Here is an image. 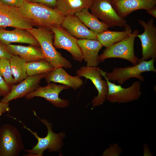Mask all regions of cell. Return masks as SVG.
I'll return each instance as SVG.
<instances>
[{"label": "cell", "mask_w": 156, "mask_h": 156, "mask_svg": "<svg viewBox=\"0 0 156 156\" xmlns=\"http://www.w3.org/2000/svg\"><path fill=\"white\" fill-rule=\"evenodd\" d=\"M11 87L5 82L0 74V92L3 97L6 96L10 92Z\"/></svg>", "instance_id": "83f0119b"}, {"label": "cell", "mask_w": 156, "mask_h": 156, "mask_svg": "<svg viewBox=\"0 0 156 156\" xmlns=\"http://www.w3.org/2000/svg\"><path fill=\"white\" fill-rule=\"evenodd\" d=\"M0 74L6 83L11 88L14 84V80L9 60L0 59Z\"/></svg>", "instance_id": "484cf974"}, {"label": "cell", "mask_w": 156, "mask_h": 156, "mask_svg": "<svg viewBox=\"0 0 156 156\" xmlns=\"http://www.w3.org/2000/svg\"><path fill=\"white\" fill-rule=\"evenodd\" d=\"M77 42L86 66H98L100 63L99 53L103 47L101 44L98 40L88 39H78Z\"/></svg>", "instance_id": "ac0fdd59"}, {"label": "cell", "mask_w": 156, "mask_h": 156, "mask_svg": "<svg viewBox=\"0 0 156 156\" xmlns=\"http://www.w3.org/2000/svg\"><path fill=\"white\" fill-rule=\"evenodd\" d=\"M70 88L65 85H57L54 82L50 83L45 86H39L25 97L27 100H30L35 97H42L55 107L65 108L69 105V101L60 98L59 95L62 90Z\"/></svg>", "instance_id": "7c38bea8"}, {"label": "cell", "mask_w": 156, "mask_h": 156, "mask_svg": "<svg viewBox=\"0 0 156 156\" xmlns=\"http://www.w3.org/2000/svg\"><path fill=\"white\" fill-rule=\"evenodd\" d=\"M123 31H112L107 29L97 34V40L106 48L118 42L132 32L130 25L127 24Z\"/></svg>", "instance_id": "603a6c76"}, {"label": "cell", "mask_w": 156, "mask_h": 156, "mask_svg": "<svg viewBox=\"0 0 156 156\" xmlns=\"http://www.w3.org/2000/svg\"><path fill=\"white\" fill-rule=\"evenodd\" d=\"M155 60L151 59L140 61L133 66L125 67L114 68L111 72L107 73L106 76L110 81H117L121 85L131 78H135L140 81H144V77L141 74L146 72H156L154 65Z\"/></svg>", "instance_id": "5b68a950"}, {"label": "cell", "mask_w": 156, "mask_h": 156, "mask_svg": "<svg viewBox=\"0 0 156 156\" xmlns=\"http://www.w3.org/2000/svg\"><path fill=\"white\" fill-rule=\"evenodd\" d=\"M47 73L28 76L17 84H13L11 87L9 92L3 97L1 101L7 103L12 100L25 96L40 86L41 80L44 78Z\"/></svg>", "instance_id": "5bb4252c"}, {"label": "cell", "mask_w": 156, "mask_h": 156, "mask_svg": "<svg viewBox=\"0 0 156 156\" xmlns=\"http://www.w3.org/2000/svg\"><path fill=\"white\" fill-rule=\"evenodd\" d=\"M34 26V23L24 16L18 8L0 1V28L11 27L28 29Z\"/></svg>", "instance_id": "8fae6325"}, {"label": "cell", "mask_w": 156, "mask_h": 156, "mask_svg": "<svg viewBox=\"0 0 156 156\" xmlns=\"http://www.w3.org/2000/svg\"><path fill=\"white\" fill-rule=\"evenodd\" d=\"M7 46L12 55L20 56L27 62L38 61L44 59L40 47L31 45L25 46L11 44Z\"/></svg>", "instance_id": "ffe728a7"}, {"label": "cell", "mask_w": 156, "mask_h": 156, "mask_svg": "<svg viewBox=\"0 0 156 156\" xmlns=\"http://www.w3.org/2000/svg\"><path fill=\"white\" fill-rule=\"evenodd\" d=\"M54 69L51 64L44 59L27 63L26 72L28 76L47 73Z\"/></svg>", "instance_id": "d4e9b609"}, {"label": "cell", "mask_w": 156, "mask_h": 156, "mask_svg": "<svg viewBox=\"0 0 156 156\" xmlns=\"http://www.w3.org/2000/svg\"><path fill=\"white\" fill-rule=\"evenodd\" d=\"M10 104L9 103H4L0 101V116L2 114L6 112H9L11 111Z\"/></svg>", "instance_id": "4dcf8cb0"}, {"label": "cell", "mask_w": 156, "mask_h": 156, "mask_svg": "<svg viewBox=\"0 0 156 156\" xmlns=\"http://www.w3.org/2000/svg\"><path fill=\"white\" fill-rule=\"evenodd\" d=\"M0 41L7 46L17 42L40 47L37 40L27 29L20 28L9 31L0 28Z\"/></svg>", "instance_id": "e0dca14e"}, {"label": "cell", "mask_w": 156, "mask_h": 156, "mask_svg": "<svg viewBox=\"0 0 156 156\" xmlns=\"http://www.w3.org/2000/svg\"><path fill=\"white\" fill-rule=\"evenodd\" d=\"M61 25L77 39L97 40V34L90 30L75 14L65 16Z\"/></svg>", "instance_id": "2e32d148"}, {"label": "cell", "mask_w": 156, "mask_h": 156, "mask_svg": "<svg viewBox=\"0 0 156 156\" xmlns=\"http://www.w3.org/2000/svg\"><path fill=\"white\" fill-rule=\"evenodd\" d=\"M33 112L34 115L44 124L47 128V134L44 138L39 137L36 132L33 131L26 127L21 121L16 118L11 117L21 123L23 128L32 133L38 140L36 144L31 149L24 150L27 154H24L23 155L42 156L44 151L47 149L50 153L60 152L63 145V140L66 136L65 133L64 132H60L57 133H54L52 130L53 125L51 122H49L45 119H41L38 116L35 111H33Z\"/></svg>", "instance_id": "7a4b0ae2"}, {"label": "cell", "mask_w": 156, "mask_h": 156, "mask_svg": "<svg viewBox=\"0 0 156 156\" xmlns=\"http://www.w3.org/2000/svg\"><path fill=\"white\" fill-rule=\"evenodd\" d=\"M76 74L90 80L98 91V94L91 101L92 108L103 104L106 100L108 89L106 80L102 79L98 66H82L76 70Z\"/></svg>", "instance_id": "30bf717a"}, {"label": "cell", "mask_w": 156, "mask_h": 156, "mask_svg": "<svg viewBox=\"0 0 156 156\" xmlns=\"http://www.w3.org/2000/svg\"><path fill=\"white\" fill-rule=\"evenodd\" d=\"M93 0H56V8L65 16L74 15L85 8L90 9Z\"/></svg>", "instance_id": "44dd1931"}, {"label": "cell", "mask_w": 156, "mask_h": 156, "mask_svg": "<svg viewBox=\"0 0 156 156\" xmlns=\"http://www.w3.org/2000/svg\"><path fill=\"white\" fill-rule=\"evenodd\" d=\"M24 148L21 134L12 125L0 128V156H18Z\"/></svg>", "instance_id": "52a82bcc"}, {"label": "cell", "mask_w": 156, "mask_h": 156, "mask_svg": "<svg viewBox=\"0 0 156 156\" xmlns=\"http://www.w3.org/2000/svg\"><path fill=\"white\" fill-rule=\"evenodd\" d=\"M26 0H0V1L4 4L18 8L21 7Z\"/></svg>", "instance_id": "f1b7e54d"}, {"label": "cell", "mask_w": 156, "mask_h": 156, "mask_svg": "<svg viewBox=\"0 0 156 156\" xmlns=\"http://www.w3.org/2000/svg\"><path fill=\"white\" fill-rule=\"evenodd\" d=\"M80 77L78 75L73 76L69 75L63 68L60 67L47 73L44 78L48 83H59L76 90L83 85V81Z\"/></svg>", "instance_id": "d6986e66"}, {"label": "cell", "mask_w": 156, "mask_h": 156, "mask_svg": "<svg viewBox=\"0 0 156 156\" xmlns=\"http://www.w3.org/2000/svg\"><path fill=\"white\" fill-rule=\"evenodd\" d=\"M75 15L90 30L96 34H100L110 27L107 24L101 21L90 13L87 8L83 9Z\"/></svg>", "instance_id": "7402d4cb"}, {"label": "cell", "mask_w": 156, "mask_h": 156, "mask_svg": "<svg viewBox=\"0 0 156 156\" xmlns=\"http://www.w3.org/2000/svg\"><path fill=\"white\" fill-rule=\"evenodd\" d=\"M112 3L118 15L124 18L135 10L151 9L155 6L156 0H112Z\"/></svg>", "instance_id": "9a60e30c"}, {"label": "cell", "mask_w": 156, "mask_h": 156, "mask_svg": "<svg viewBox=\"0 0 156 156\" xmlns=\"http://www.w3.org/2000/svg\"><path fill=\"white\" fill-rule=\"evenodd\" d=\"M54 34L53 44L56 49H65L72 55L73 59L81 62L83 57L77 39L69 34L61 25L52 26L49 28Z\"/></svg>", "instance_id": "ba28073f"}, {"label": "cell", "mask_w": 156, "mask_h": 156, "mask_svg": "<svg viewBox=\"0 0 156 156\" xmlns=\"http://www.w3.org/2000/svg\"><path fill=\"white\" fill-rule=\"evenodd\" d=\"M36 38L41 49L44 59L55 68H70L72 64L56 50L53 44L54 34L49 28L33 27L27 29Z\"/></svg>", "instance_id": "3957f363"}, {"label": "cell", "mask_w": 156, "mask_h": 156, "mask_svg": "<svg viewBox=\"0 0 156 156\" xmlns=\"http://www.w3.org/2000/svg\"><path fill=\"white\" fill-rule=\"evenodd\" d=\"M18 9L38 27L49 28L52 26L61 25L65 17L55 8L27 0Z\"/></svg>", "instance_id": "6da1fadb"}, {"label": "cell", "mask_w": 156, "mask_h": 156, "mask_svg": "<svg viewBox=\"0 0 156 156\" xmlns=\"http://www.w3.org/2000/svg\"><path fill=\"white\" fill-rule=\"evenodd\" d=\"M91 13L110 27H125L127 21L119 16L113 8L112 0H93Z\"/></svg>", "instance_id": "9c48e42d"}, {"label": "cell", "mask_w": 156, "mask_h": 156, "mask_svg": "<svg viewBox=\"0 0 156 156\" xmlns=\"http://www.w3.org/2000/svg\"><path fill=\"white\" fill-rule=\"evenodd\" d=\"M29 1L42 4L51 8H55L56 0H27Z\"/></svg>", "instance_id": "f546056e"}, {"label": "cell", "mask_w": 156, "mask_h": 156, "mask_svg": "<svg viewBox=\"0 0 156 156\" xmlns=\"http://www.w3.org/2000/svg\"><path fill=\"white\" fill-rule=\"evenodd\" d=\"M9 60L12 73L14 77V84L18 83L28 76L26 72L27 62L16 55H12Z\"/></svg>", "instance_id": "cb8c5ba5"}, {"label": "cell", "mask_w": 156, "mask_h": 156, "mask_svg": "<svg viewBox=\"0 0 156 156\" xmlns=\"http://www.w3.org/2000/svg\"><path fill=\"white\" fill-rule=\"evenodd\" d=\"M101 75L107 83L108 91L106 100L111 103H127L138 99L141 96V84L139 81L133 82L130 87L125 88L121 85H116L109 81L106 76L107 72L99 68Z\"/></svg>", "instance_id": "8992f818"}, {"label": "cell", "mask_w": 156, "mask_h": 156, "mask_svg": "<svg viewBox=\"0 0 156 156\" xmlns=\"http://www.w3.org/2000/svg\"><path fill=\"white\" fill-rule=\"evenodd\" d=\"M12 55L8 49L7 46L0 41V59L5 58L9 60Z\"/></svg>", "instance_id": "4316f807"}, {"label": "cell", "mask_w": 156, "mask_h": 156, "mask_svg": "<svg viewBox=\"0 0 156 156\" xmlns=\"http://www.w3.org/2000/svg\"><path fill=\"white\" fill-rule=\"evenodd\" d=\"M139 23L143 27V33L138 34L141 42L142 57L140 61L156 58V27L154 19L151 18L147 22L139 19Z\"/></svg>", "instance_id": "4fadbf2b"}, {"label": "cell", "mask_w": 156, "mask_h": 156, "mask_svg": "<svg viewBox=\"0 0 156 156\" xmlns=\"http://www.w3.org/2000/svg\"><path fill=\"white\" fill-rule=\"evenodd\" d=\"M139 31L135 29L122 40L106 48L99 57V62L107 59L120 58L127 60L133 65L137 64L140 59L135 55L134 42Z\"/></svg>", "instance_id": "277c9868"}, {"label": "cell", "mask_w": 156, "mask_h": 156, "mask_svg": "<svg viewBox=\"0 0 156 156\" xmlns=\"http://www.w3.org/2000/svg\"><path fill=\"white\" fill-rule=\"evenodd\" d=\"M147 12L155 18H156V7L155 6L151 9L146 11Z\"/></svg>", "instance_id": "1f68e13d"}, {"label": "cell", "mask_w": 156, "mask_h": 156, "mask_svg": "<svg viewBox=\"0 0 156 156\" xmlns=\"http://www.w3.org/2000/svg\"><path fill=\"white\" fill-rule=\"evenodd\" d=\"M2 95L1 94V93L0 92V96H2ZM0 101H1V100H0Z\"/></svg>", "instance_id": "d6a6232c"}]
</instances>
